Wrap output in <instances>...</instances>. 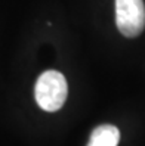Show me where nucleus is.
<instances>
[{"label": "nucleus", "instance_id": "7ed1b4c3", "mask_svg": "<svg viewBox=\"0 0 145 146\" xmlns=\"http://www.w3.org/2000/svg\"><path fill=\"white\" fill-rule=\"evenodd\" d=\"M120 140V131L116 125L104 124L92 131L88 146H117Z\"/></svg>", "mask_w": 145, "mask_h": 146}, {"label": "nucleus", "instance_id": "f257e3e1", "mask_svg": "<svg viewBox=\"0 0 145 146\" xmlns=\"http://www.w3.org/2000/svg\"><path fill=\"white\" fill-rule=\"evenodd\" d=\"M34 94L37 105L46 112L61 109L68 94V84L64 74L53 70L45 71L37 78Z\"/></svg>", "mask_w": 145, "mask_h": 146}, {"label": "nucleus", "instance_id": "f03ea898", "mask_svg": "<svg viewBox=\"0 0 145 146\" xmlns=\"http://www.w3.org/2000/svg\"><path fill=\"white\" fill-rule=\"evenodd\" d=\"M116 24L124 37H136L145 27L144 0H116Z\"/></svg>", "mask_w": 145, "mask_h": 146}]
</instances>
